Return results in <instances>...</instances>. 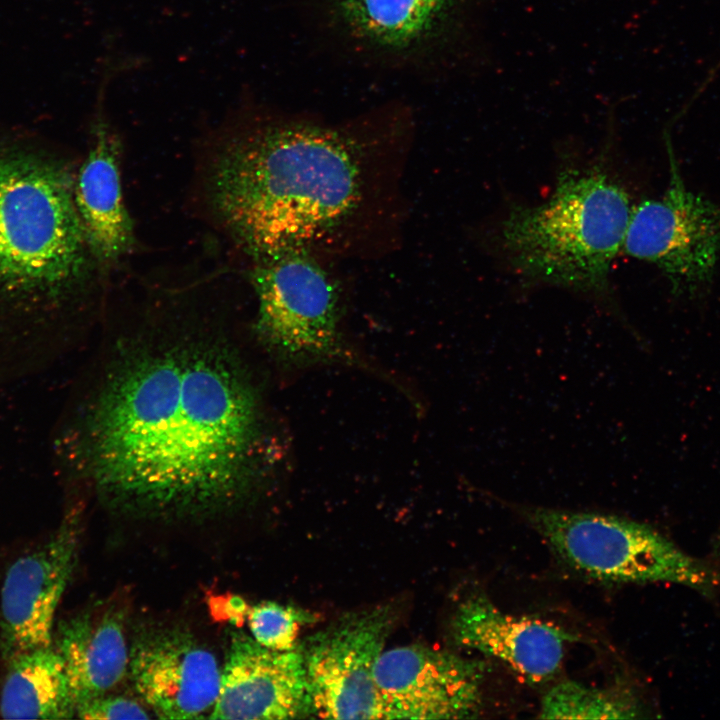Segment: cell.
Masks as SVG:
<instances>
[{
	"mask_svg": "<svg viewBox=\"0 0 720 720\" xmlns=\"http://www.w3.org/2000/svg\"><path fill=\"white\" fill-rule=\"evenodd\" d=\"M55 647L67 672L75 707L117 686L129 670L120 610L87 611L63 622Z\"/></svg>",
	"mask_w": 720,
	"mask_h": 720,
	"instance_id": "obj_16",
	"label": "cell"
},
{
	"mask_svg": "<svg viewBox=\"0 0 720 720\" xmlns=\"http://www.w3.org/2000/svg\"><path fill=\"white\" fill-rule=\"evenodd\" d=\"M633 207L602 160L566 166L553 193L536 205H514L499 242L522 276L609 298L610 271L623 248Z\"/></svg>",
	"mask_w": 720,
	"mask_h": 720,
	"instance_id": "obj_4",
	"label": "cell"
},
{
	"mask_svg": "<svg viewBox=\"0 0 720 720\" xmlns=\"http://www.w3.org/2000/svg\"><path fill=\"white\" fill-rule=\"evenodd\" d=\"M58 447L109 508L158 521L230 514L277 464L264 401L236 347L200 330L117 343Z\"/></svg>",
	"mask_w": 720,
	"mask_h": 720,
	"instance_id": "obj_1",
	"label": "cell"
},
{
	"mask_svg": "<svg viewBox=\"0 0 720 720\" xmlns=\"http://www.w3.org/2000/svg\"><path fill=\"white\" fill-rule=\"evenodd\" d=\"M76 716L82 719H149L146 709L138 702L121 696L102 695L76 708Z\"/></svg>",
	"mask_w": 720,
	"mask_h": 720,
	"instance_id": "obj_20",
	"label": "cell"
},
{
	"mask_svg": "<svg viewBox=\"0 0 720 720\" xmlns=\"http://www.w3.org/2000/svg\"><path fill=\"white\" fill-rule=\"evenodd\" d=\"M320 20L343 50L381 66L422 68L452 43L465 0H319Z\"/></svg>",
	"mask_w": 720,
	"mask_h": 720,
	"instance_id": "obj_7",
	"label": "cell"
},
{
	"mask_svg": "<svg viewBox=\"0 0 720 720\" xmlns=\"http://www.w3.org/2000/svg\"><path fill=\"white\" fill-rule=\"evenodd\" d=\"M129 672L137 693L161 719L208 718L219 694L217 659L176 626L139 633L130 648Z\"/></svg>",
	"mask_w": 720,
	"mask_h": 720,
	"instance_id": "obj_12",
	"label": "cell"
},
{
	"mask_svg": "<svg viewBox=\"0 0 720 720\" xmlns=\"http://www.w3.org/2000/svg\"><path fill=\"white\" fill-rule=\"evenodd\" d=\"M74 199L94 262L111 264L130 250L134 236L122 196L120 142L105 119L94 125L89 152L75 176Z\"/></svg>",
	"mask_w": 720,
	"mask_h": 720,
	"instance_id": "obj_15",
	"label": "cell"
},
{
	"mask_svg": "<svg viewBox=\"0 0 720 720\" xmlns=\"http://www.w3.org/2000/svg\"><path fill=\"white\" fill-rule=\"evenodd\" d=\"M9 659L0 693L4 719H67L76 716L64 661L55 645L37 647Z\"/></svg>",
	"mask_w": 720,
	"mask_h": 720,
	"instance_id": "obj_17",
	"label": "cell"
},
{
	"mask_svg": "<svg viewBox=\"0 0 720 720\" xmlns=\"http://www.w3.org/2000/svg\"><path fill=\"white\" fill-rule=\"evenodd\" d=\"M311 715L299 646L278 651L235 635L228 648L210 719H294Z\"/></svg>",
	"mask_w": 720,
	"mask_h": 720,
	"instance_id": "obj_13",
	"label": "cell"
},
{
	"mask_svg": "<svg viewBox=\"0 0 720 720\" xmlns=\"http://www.w3.org/2000/svg\"><path fill=\"white\" fill-rule=\"evenodd\" d=\"M486 666L425 645L384 650L375 669L383 719L477 717Z\"/></svg>",
	"mask_w": 720,
	"mask_h": 720,
	"instance_id": "obj_10",
	"label": "cell"
},
{
	"mask_svg": "<svg viewBox=\"0 0 720 720\" xmlns=\"http://www.w3.org/2000/svg\"><path fill=\"white\" fill-rule=\"evenodd\" d=\"M451 634L456 644L497 659L530 684L557 675L569 638L558 626L509 614L482 594L457 606Z\"/></svg>",
	"mask_w": 720,
	"mask_h": 720,
	"instance_id": "obj_14",
	"label": "cell"
},
{
	"mask_svg": "<svg viewBox=\"0 0 720 720\" xmlns=\"http://www.w3.org/2000/svg\"><path fill=\"white\" fill-rule=\"evenodd\" d=\"M643 706L631 692L621 688H597L576 681L554 685L543 697L540 718L634 719Z\"/></svg>",
	"mask_w": 720,
	"mask_h": 720,
	"instance_id": "obj_18",
	"label": "cell"
},
{
	"mask_svg": "<svg viewBox=\"0 0 720 720\" xmlns=\"http://www.w3.org/2000/svg\"><path fill=\"white\" fill-rule=\"evenodd\" d=\"M663 197L633 208L623 248L656 265L675 295L695 296L712 283L720 255V206L689 190L671 148Z\"/></svg>",
	"mask_w": 720,
	"mask_h": 720,
	"instance_id": "obj_8",
	"label": "cell"
},
{
	"mask_svg": "<svg viewBox=\"0 0 720 720\" xmlns=\"http://www.w3.org/2000/svg\"><path fill=\"white\" fill-rule=\"evenodd\" d=\"M75 176L39 140L0 134V332L46 330L86 288L94 260Z\"/></svg>",
	"mask_w": 720,
	"mask_h": 720,
	"instance_id": "obj_3",
	"label": "cell"
},
{
	"mask_svg": "<svg viewBox=\"0 0 720 720\" xmlns=\"http://www.w3.org/2000/svg\"><path fill=\"white\" fill-rule=\"evenodd\" d=\"M253 284L257 339L281 366L359 364L340 331L336 287L312 258L296 249L262 259Z\"/></svg>",
	"mask_w": 720,
	"mask_h": 720,
	"instance_id": "obj_6",
	"label": "cell"
},
{
	"mask_svg": "<svg viewBox=\"0 0 720 720\" xmlns=\"http://www.w3.org/2000/svg\"><path fill=\"white\" fill-rule=\"evenodd\" d=\"M354 152L337 129L263 119L218 151L209 181L214 208L260 260L296 250L355 208L361 173Z\"/></svg>",
	"mask_w": 720,
	"mask_h": 720,
	"instance_id": "obj_2",
	"label": "cell"
},
{
	"mask_svg": "<svg viewBox=\"0 0 720 720\" xmlns=\"http://www.w3.org/2000/svg\"><path fill=\"white\" fill-rule=\"evenodd\" d=\"M567 565L617 583L667 582L708 591L714 574L649 525L612 514L516 506Z\"/></svg>",
	"mask_w": 720,
	"mask_h": 720,
	"instance_id": "obj_5",
	"label": "cell"
},
{
	"mask_svg": "<svg viewBox=\"0 0 720 720\" xmlns=\"http://www.w3.org/2000/svg\"><path fill=\"white\" fill-rule=\"evenodd\" d=\"M247 618L252 638L260 645L278 651L296 648L298 622L291 609L261 603L249 610Z\"/></svg>",
	"mask_w": 720,
	"mask_h": 720,
	"instance_id": "obj_19",
	"label": "cell"
},
{
	"mask_svg": "<svg viewBox=\"0 0 720 720\" xmlns=\"http://www.w3.org/2000/svg\"><path fill=\"white\" fill-rule=\"evenodd\" d=\"M72 509L41 545L16 559L1 588V641L8 658L53 644L55 616L74 571L80 543Z\"/></svg>",
	"mask_w": 720,
	"mask_h": 720,
	"instance_id": "obj_11",
	"label": "cell"
},
{
	"mask_svg": "<svg viewBox=\"0 0 720 720\" xmlns=\"http://www.w3.org/2000/svg\"><path fill=\"white\" fill-rule=\"evenodd\" d=\"M393 617L388 607L352 613L299 646L311 715L383 719L375 669Z\"/></svg>",
	"mask_w": 720,
	"mask_h": 720,
	"instance_id": "obj_9",
	"label": "cell"
},
{
	"mask_svg": "<svg viewBox=\"0 0 720 720\" xmlns=\"http://www.w3.org/2000/svg\"><path fill=\"white\" fill-rule=\"evenodd\" d=\"M223 617L232 624H241L248 616L249 608L245 601L235 595H231L223 601Z\"/></svg>",
	"mask_w": 720,
	"mask_h": 720,
	"instance_id": "obj_21",
	"label": "cell"
}]
</instances>
